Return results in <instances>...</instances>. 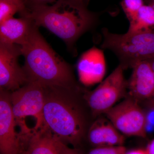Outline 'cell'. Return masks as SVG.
<instances>
[{
	"label": "cell",
	"instance_id": "cell-8",
	"mask_svg": "<svg viewBox=\"0 0 154 154\" xmlns=\"http://www.w3.org/2000/svg\"><path fill=\"white\" fill-rule=\"evenodd\" d=\"M21 54L19 45L0 43L1 91L13 92L29 82L25 70L18 62Z\"/></svg>",
	"mask_w": 154,
	"mask_h": 154
},
{
	"label": "cell",
	"instance_id": "cell-12",
	"mask_svg": "<svg viewBox=\"0 0 154 154\" xmlns=\"http://www.w3.org/2000/svg\"><path fill=\"white\" fill-rule=\"evenodd\" d=\"M87 137L93 147L123 146L125 140V136L106 117H99L92 123Z\"/></svg>",
	"mask_w": 154,
	"mask_h": 154
},
{
	"label": "cell",
	"instance_id": "cell-23",
	"mask_svg": "<svg viewBox=\"0 0 154 154\" xmlns=\"http://www.w3.org/2000/svg\"><path fill=\"white\" fill-rule=\"evenodd\" d=\"M125 154H147L145 149H136L126 151Z\"/></svg>",
	"mask_w": 154,
	"mask_h": 154
},
{
	"label": "cell",
	"instance_id": "cell-7",
	"mask_svg": "<svg viewBox=\"0 0 154 154\" xmlns=\"http://www.w3.org/2000/svg\"><path fill=\"white\" fill-rule=\"evenodd\" d=\"M104 114L125 136L147 137L145 110L131 97L127 96Z\"/></svg>",
	"mask_w": 154,
	"mask_h": 154
},
{
	"label": "cell",
	"instance_id": "cell-13",
	"mask_svg": "<svg viewBox=\"0 0 154 154\" xmlns=\"http://www.w3.org/2000/svg\"><path fill=\"white\" fill-rule=\"evenodd\" d=\"M36 25L29 17H14L0 23V43L20 45Z\"/></svg>",
	"mask_w": 154,
	"mask_h": 154
},
{
	"label": "cell",
	"instance_id": "cell-22",
	"mask_svg": "<svg viewBox=\"0 0 154 154\" xmlns=\"http://www.w3.org/2000/svg\"><path fill=\"white\" fill-rule=\"evenodd\" d=\"M145 149L147 154H154V138L149 142Z\"/></svg>",
	"mask_w": 154,
	"mask_h": 154
},
{
	"label": "cell",
	"instance_id": "cell-21",
	"mask_svg": "<svg viewBox=\"0 0 154 154\" xmlns=\"http://www.w3.org/2000/svg\"><path fill=\"white\" fill-rule=\"evenodd\" d=\"M3 1H8L16 5L20 10L19 14L21 15V17L25 16L28 13V10L26 7L25 0H3Z\"/></svg>",
	"mask_w": 154,
	"mask_h": 154
},
{
	"label": "cell",
	"instance_id": "cell-25",
	"mask_svg": "<svg viewBox=\"0 0 154 154\" xmlns=\"http://www.w3.org/2000/svg\"><path fill=\"white\" fill-rule=\"evenodd\" d=\"M144 2L146 4L151 5L154 7V0H144Z\"/></svg>",
	"mask_w": 154,
	"mask_h": 154
},
{
	"label": "cell",
	"instance_id": "cell-24",
	"mask_svg": "<svg viewBox=\"0 0 154 154\" xmlns=\"http://www.w3.org/2000/svg\"><path fill=\"white\" fill-rule=\"evenodd\" d=\"M146 60L148 61L151 67V68L154 74V57Z\"/></svg>",
	"mask_w": 154,
	"mask_h": 154
},
{
	"label": "cell",
	"instance_id": "cell-28",
	"mask_svg": "<svg viewBox=\"0 0 154 154\" xmlns=\"http://www.w3.org/2000/svg\"><path fill=\"white\" fill-rule=\"evenodd\" d=\"M22 154H25V153L24 152H23V153H22Z\"/></svg>",
	"mask_w": 154,
	"mask_h": 154
},
{
	"label": "cell",
	"instance_id": "cell-5",
	"mask_svg": "<svg viewBox=\"0 0 154 154\" xmlns=\"http://www.w3.org/2000/svg\"><path fill=\"white\" fill-rule=\"evenodd\" d=\"M45 96V87L33 82H29L22 88L10 93L13 114L17 126L20 128L19 134L23 145L33 134L27 125V119L33 118L36 121L35 131L43 125L42 113Z\"/></svg>",
	"mask_w": 154,
	"mask_h": 154
},
{
	"label": "cell",
	"instance_id": "cell-18",
	"mask_svg": "<svg viewBox=\"0 0 154 154\" xmlns=\"http://www.w3.org/2000/svg\"><path fill=\"white\" fill-rule=\"evenodd\" d=\"M126 151L124 146L96 147L91 149L86 154H125Z\"/></svg>",
	"mask_w": 154,
	"mask_h": 154
},
{
	"label": "cell",
	"instance_id": "cell-9",
	"mask_svg": "<svg viewBox=\"0 0 154 154\" xmlns=\"http://www.w3.org/2000/svg\"><path fill=\"white\" fill-rule=\"evenodd\" d=\"M16 121L12 110L10 93L1 91L0 94V153L22 154L24 147L16 130Z\"/></svg>",
	"mask_w": 154,
	"mask_h": 154
},
{
	"label": "cell",
	"instance_id": "cell-2",
	"mask_svg": "<svg viewBox=\"0 0 154 154\" xmlns=\"http://www.w3.org/2000/svg\"><path fill=\"white\" fill-rule=\"evenodd\" d=\"M29 17L37 27H43L59 37L69 48L96 24L97 17L77 0H57L52 5L28 9Z\"/></svg>",
	"mask_w": 154,
	"mask_h": 154
},
{
	"label": "cell",
	"instance_id": "cell-17",
	"mask_svg": "<svg viewBox=\"0 0 154 154\" xmlns=\"http://www.w3.org/2000/svg\"><path fill=\"white\" fill-rule=\"evenodd\" d=\"M19 12V8L15 4L0 0V23L12 18L14 14Z\"/></svg>",
	"mask_w": 154,
	"mask_h": 154
},
{
	"label": "cell",
	"instance_id": "cell-15",
	"mask_svg": "<svg viewBox=\"0 0 154 154\" xmlns=\"http://www.w3.org/2000/svg\"><path fill=\"white\" fill-rule=\"evenodd\" d=\"M154 30V7L145 4L134 21L129 23L127 32L137 33Z\"/></svg>",
	"mask_w": 154,
	"mask_h": 154
},
{
	"label": "cell",
	"instance_id": "cell-16",
	"mask_svg": "<svg viewBox=\"0 0 154 154\" xmlns=\"http://www.w3.org/2000/svg\"><path fill=\"white\" fill-rule=\"evenodd\" d=\"M144 0H122L120 5L129 23L134 21L139 11L143 5Z\"/></svg>",
	"mask_w": 154,
	"mask_h": 154
},
{
	"label": "cell",
	"instance_id": "cell-19",
	"mask_svg": "<svg viewBox=\"0 0 154 154\" xmlns=\"http://www.w3.org/2000/svg\"><path fill=\"white\" fill-rule=\"evenodd\" d=\"M56 144L62 154H84L79 149L70 148L54 138Z\"/></svg>",
	"mask_w": 154,
	"mask_h": 154
},
{
	"label": "cell",
	"instance_id": "cell-1",
	"mask_svg": "<svg viewBox=\"0 0 154 154\" xmlns=\"http://www.w3.org/2000/svg\"><path fill=\"white\" fill-rule=\"evenodd\" d=\"M19 46L25 58L23 68L29 82L45 87L80 89L72 67L50 46L36 25L25 42Z\"/></svg>",
	"mask_w": 154,
	"mask_h": 154
},
{
	"label": "cell",
	"instance_id": "cell-11",
	"mask_svg": "<svg viewBox=\"0 0 154 154\" xmlns=\"http://www.w3.org/2000/svg\"><path fill=\"white\" fill-rule=\"evenodd\" d=\"M80 82L85 86L101 83L106 72V64L103 51L94 46L82 54L77 65Z\"/></svg>",
	"mask_w": 154,
	"mask_h": 154
},
{
	"label": "cell",
	"instance_id": "cell-14",
	"mask_svg": "<svg viewBox=\"0 0 154 154\" xmlns=\"http://www.w3.org/2000/svg\"><path fill=\"white\" fill-rule=\"evenodd\" d=\"M23 152L25 154H62L53 136L43 126L32 134Z\"/></svg>",
	"mask_w": 154,
	"mask_h": 154
},
{
	"label": "cell",
	"instance_id": "cell-10",
	"mask_svg": "<svg viewBox=\"0 0 154 154\" xmlns=\"http://www.w3.org/2000/svg\"><path fill=\"white\" fill-rule=\"evenodd\" d=\"M127 80L128 95L140 104L154 99V74L146 60L137 62L132 67Z\"/></svg>",
	"mask_w": 154,
	"mask_h": 154
},
{
	"label": "cell",
	"instance_id": "cell-27",
	"mask_svg": "<svg viewBox=\"0 0 154 154\" xmlns=\"http://www.w3.org/2000/svg\"><path fill=\"white\" fill-rule=\"evenodd\" d=\"M147 104H152V105H153L154 106V100H152V101H150V102H148Z\"/></svg>",
	"mask_w": 154,
	"mask_h": 154
},
{
	"label": "cell",
	"instance_id": "cell-20",
	"mask_svg": "<svg viewBox=\"0 0 154 154\" xmlns=\"http://www.w3.org/2000/svg\"><path fill=\"white\" fill-rule=\"evenodd\" d=\"M57 0H25L27 8L35 6L45 5L55 3Z\"/></svg>",
	"mask_w": 154,
	"mask_h": 154
},
{
	"label": "cell",
	"instance_id": "cell-4",
	"mask_svg": "<svg viewBox=\"0 0 154 154\" xmlns=\"http://www.w3.org/2000/svg\"><path fill=\"white\" fill-rule=\"evenodd\" d=\"M102 33V48L113 52L124 70L154 57V30L117 34L103 28Z\"/></svg>",
	"mask_w": 154,
	"mask_h": 154
},
{
	"label": "cell",
	"instance_id": "cell-6",
	"mask_svg": "<svg viewBox=\"0 0 154 154\" xmlns=\"http://www.w3.org/2000/svg\"><path fill=\"white\" fill-rule=\"evenodd\" d=\"M120 65L93 91L85 92L84 99L94 116L105 114L128 95L127 80Z\"/></svg>",
	"mask_w": 154,
	"mask_h": 154
},
{
	"label": "cell",
	"instance_id": "cell-26",
	"mask_svg": "<svg viewBox=\"0 0 154 154\" xmlns=\"http://www.w3.org/2000/svg\"><path fill=\"white\" fill-rule=\"evenodd\" d=\"M77 1H79L81 2L84 3L85 5H86L87 6L88 2H89V0H77Z\"/></svg>",
	"mask_w": 154,
	"mask_h": 154
},
{
	"label": "cell",
	"instance_id": "cell-3",
	"mask_svg": "<svg viewBox=\"0 0 154 154\" xmlns=\"http://www.w3.org/2000/svg\"><path fill=\"white\" fill-rule=\"evenodd\" d=\"M45 88L42 126L58 140L79 149L88 132L82 110L75 102L63 96L66 89Z\"/></svg>",
	"mask_w": 154,
	"mask_h": 154
}]
</instances>
